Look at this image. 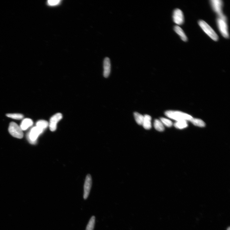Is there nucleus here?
<instances>
[{
  "label": "nucleus",
  "mask_w": 230,
  "mask_h": 230,
  "mask_svg": "<svg viewBox=\"0 0 230 230\" xmlns=\"http://www.w3.org/2000/svg\"><path fill=\"white\" fill-rule=\"evenodd\" d=\"M6 116L16 120H21L23 117V116L20 113H8Z\"/></svg>",
  "instance_id": "obj_20"
},
{
  "label": "nucleus",
  "mask_w": 230,
  "mask_h": 230,
  "mask_svg": "<svg viewBox=\"0 0 230 230\" xmlns=\"http://www.w3.org/2000/svg\"><path fill=\"white\" fill-rule=\"evenodd\" d=\"M33 124V121L30 119L26 118L24 119L20 126L21 128L23 131L27 130Z\"/></svg>",
  "instance_id": "obj_12"
},
{
  "label": "nucleus",
  "mask_w": 230,
  "mask_h": 230,
  "mask_svg": "<svg viewBox=\"0 0 230 230\" xmlns=\"http://www.w3.org/2000/svg\"><path fill=\"white\" fill-rule=\"evenodd\" d=\"M154 126L155 129L158 131L162 132L164 131L165 127L161 120L158 119L155 120Z\"/></svg>",
  "instance_id": "obj_15"
},
{
  "label": "nucleus",
  "mask_w": 230,
  "mask_h": 230,
  "mask_svg": "<svg viewBox=\"0 0 230 230\" xmlns=\"http://www.w3.org/2000/svg\"><path fill=\"white\" fill-rule=\"evenodd\" d=\"M165 114L166 116L176 121L181 120L190 121L193 118L187 113L179 111H166Z\"/></svg>",
  "instance_id": "obj_1"
},
{
  "label": "nucleus",
  "mask_w": 230,
  "mask_h": 230,
  "mask_svg": "<svg viewBox=\"0 0 230 230\" xmlns=\"http://www.w3.org/2000/svg\"><path fill=\"white\" fill-rule=\"evenodd\" d=\"M111 63L109 58L106 57L103 62V75L105 78H107L109 76L111 71Z\"/></svg>",
  "instance_id": "obj_10"
},
{
  "label": "nucleus",
  "mask_w": 230,
  "mask_h": 230,
  "mask_svg": "<svg viewBox=\"0 0 230 230\" xmlns=\"http://www.w3.org/2000/svg\"><path fill=\"white\" fill-rule=\"evenodd\" d=\"M48 126V122L45 120H40L38 121L36 124V126L40 128L43 131L45 130Z\"/></svg>",
  "instance_id": "obj_18"
},
{
  "label": "nucleus",
  "mask_w": 230,
  "mask_h": 230,
  "mask_svg": "<svg viewBox=\"0 0 230 230\" xmlns=\"http://www.w3.org/2000/svg\"><path fill=\"white\" fill-rule=\"evenodd\" d=\"M60 2L59 0H49L48 1V4L50 5H55L58 4Z\"/></svg>",
  "instance_id": "obj_22"
},
{
  "label": "nucleus",
  "mask_w": 230,
  "mask_h": 230,
  "mask_svg": "<svg viewBox=\"0 0 230 230\" xmlns=\"http://www.w3.org/2000/svg\"><path fill=\"white\" fill-rule=\"evenodd\" d=\"M174 30L176 33L180 37L182 40L184 42L187 41V37L182 29L178 26L174 27Z\"/></svg>",
  "instance_id": "obj_13"
},
{
  "label": "nucleus",
  "mask_w": 230,
  "mask_h": 230,
  "mask_svg": "<svg viewBox=\"0 0 230 230\" xmlns=\"http://www.w3.org/2000/svg\"><path fill=\"white\" fill-rule=\"evenodd\" d=\"M210 2L213 9L217 14L218 16H221L224 15L222 12L223 3L222 1L211 0Z\"/></svg>",
  "instance_id": "obj_6"
},
{
  "label": "nucleus",
  "mask_w": 230,
  "mask_h": 230,
  "mask_svg": "<svg viewBox=\"0 0 230 230\" xmlns=\"http://www.w3.org/2000/svg\"><path fill=\"white\" fill-rule=\"evenodd\" d=\"M200 26L204 33L207 35L212 39L214 41H218L219 37L215 32L205 21L202 20L199 21Z\"/></svg>",
  "instance_id": "obj_3"
},
{
  "label": "nucleus",
  "mask_w": 230,
  "mask_h": 230,
  "mask_svg": "<svg viewBox=\"0 0 230 230\" xmlns=\"http://www.w3.org/2000/svg\"><path fill=\"white\" fill-rule=\"evenodd\" d=\"M160 120L163 125L168 127H170L172 125V121L167 119L162 118L160 119Z\"/></svg>",
  "instance_id": "obj_21"
},
{
  "label": "nucleus",
  "mask_w": 230,
  "mask_h": 230,
  "mask_svg": "<svg viewBox=\"0 0 230 230\" xmlns=\"http://www.w3.org/2000/svg\"><path fill=\"white\" fill-rule=\"evenodd\" d=\"M134 115L137 123L140 125H142L144 119V116L137 112L134 113Z\"/></svg>",
  "instance_id": "obj_17"
},
{
  "label": "nucleus",
  "mask_w": 230,
  "mask_h": 230,
  "mask_svg": "<svg viewBox=\"0 0 230 230\" xmlns=\"http://www.w3.org/2000/svg\"><path fill=\"white\" fill-rule=\"evenodd\" d=\"M95 217L92 216L87 225L86 230H93L95 226Z\"/></svg>",
  "instance_id": "obj_19"
},
{
  "label": "nucleus",
  "mask_w": 230,
  "mask_h": 230,
  "mask_svg": "<svg viewBox=\"0 0 230 230\" xmlns=\"http://www.w3.org/2000/svg\"><path fill=\"white\" fill-rule=\"evenodd\" d=\"M151 120L152 118L149 115L147 114L145 115L142 125L144 129L147 130H149L151 128Z\"/></svg>",
  "instance_id": "obj_11"
},
{
  "label": "nucleus",
  "mask_w": 230,
  "mask_h": 230,
  "mask_svg": "<svg viewBox=\"0 0 230 230\" xmlns=\"http://www.w3.org/2000/svg\"><path fill=\"white\" fill-rule=\"evenodd\" d=\"M217 26L220 33L224 37L229 38V35L227 23V19L224 15L221 16H218L217 19Z\"/></svg>",
  "instance_id": "obj_2"
},
{
  "label": "nucleus",
  "mask_w": 230,
  "mask_h": 230,
  "mask_svg": "<svg viewBox=\"0 0 230 230\" xmlns=\"http://www.w3.org/2000/svg\"><path fill=\"white\" fill-rule=\"evenodd\" d=\"M11 135L16 138L21 139L23 138V134L20 126L16 123L11 122L10 123L9 129Z\"/></svg>",
  "instance_id": "obj_4"
},
{
  "label": "nucleus",
  "mask_w": 230,
  "mask_h": 230,
  "mask_svg": "<svg viewBox=\"0 0 230 230\" xmlns=\"http://www.w3.org/2000/svg\"><path fill=\"white\" fill-rule=\"evenodd\" d=\"M190 121L194 125L199 127H204L206 125L203 121L199 119L193 118Z\"/></svg>",
  "instance_id": "obj_16"
},
{
  "label": "nucleus",
  "mask_w": 230,
  "mask_h": 230,
  "mask_svg": "<svg viewBox=\"0 0 230 230\" xmlns=\"http://www.w3.org/2000/svg\"><path fill=\"white\" fill-rule=\"evenodd\" d=\"M230 227H228V228H227V230H230Z\"/></svg>",
  "instance_id": "obj_23"
},
{
  "label": "nucleus",
  "mask_w": 230,
  "mask_h": 230,
  "mask_svg": "<svg viewBox=\"0 0 230 230\" xmlns=\"http://www.w3.org/2000/svg\"><path fill=\"white\" fill-rule=\"evenodd\" d=\"M62 118V115L60 113H56L51 118L49 124L51 131H54L56 130L57 124Z\"/></svg>",
  "instance_id": "obj_7"
},
{
  "label": "nucleus",
  "mask_w": 230,
  "mask_h": 230,
  "mask_svg": "<svg viewBox=\"0 0 230 230\" xmlns=\"http://www.w3.org/2000/svg\"><path fill=\"white\" fill-rule=\"evenodd\" d=\"M43 131V130L36 126L33 127L28 135L27 138L29 142L33 144H36L38 138Z\"/></svg>",
  "instance_id": "obj_5"
},
{
  "label": "nucleus",
  "mask_w": 230,
  "mask_h": 230,
  "mask_svg": "<svg viewBox=\"0 0 230 230\" xmlns=\"http://www.w3.org/2000/svg\"><path fill=\"white\" fill-rule=\"evenodd\" d=\"M173 21L174 23L178 25L182 24L184 21V17L182 11L179 9L174 10L172 15Z\"/></svg>",
  "instance_id": "obj_9"
},
{
  "label": "nucleus",
  "mask_w": 230,
  "mask_h": 230,
  "mask_svg": "<svg viewBox=\"0 0 230 230\" xmlns=\"http://www.w3.org/2000/svg\"><path fill=\"white\" fill-rule=\"evenodd\" d=\"M92 178L90 175L86 177L84 186V198L86 200L88 198L91 190L92 186Z\"/></svg>",
  "instance_id": "obj_8"
},
{
  "label": "nucleus",
  "mask_w": 230,
  "mask_h": 230,
  "mask_svg": "<svg viewBox=\"0 0 230 230\" xmlns=\"http://www.w3.org/2000/svg\"><path fill=\"white\" fill-rule=\"evenodd\" d=\"M187 121L185 120H179L176 121L174 124V126L176 128L183 129L188 126Z\"/></svg>",
  "instance_id": "obj_14"
}]
</instances>
